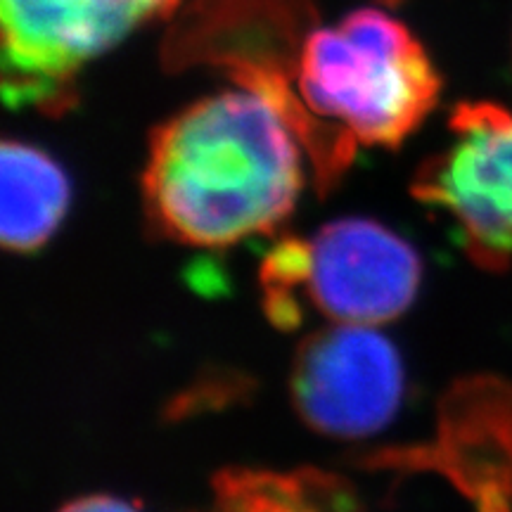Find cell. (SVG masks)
<instances>
[{
	"label": "cell",
	"instance_id": "6da1fadb",
	"mask_svg": "<svg viewBox=\"0 0 512 512\" xmlns=\"http://www.w3.org/2000/svg\"><path fill=\"white\" fill-rule=\"evenodd\" d=\"M302 138L271 95L240 83L159 126L143 174L155 228L190 247L271 233L304 188Z\"/></svg>",
	"mask_w": 512,
	"mask_h": 512
},
{
	"label": "cell",
	"instance_id": "7a4b0ae2",
	"mask_svg": "<svg viewBox=\"0 0 512 512\" xmlns=\"http://www.w3.org/2000/svg\"><path fill=\"white\" fill-rule=\"evenodd\" d=\"M294 86L292 124L323 188L358 143L396 147L411 136L437 105L441 81L406 24L363 8L304 38Z\"/></svg>",
	"mask_w": 512,
	"mask_h": 512
},
{
	"label": "cell",
	"instance_id": "3957f363",
	"mask_svg": "<svg viewBox=\"0 0 512 512\" xmlns=\"http://www.w3.org/2000/svg\"><path fill=\"white\" fill-rule=\"evenodd\" d=\"M420 271L415 249L389 228L366 219L335 221L268 254L266 309L283 325L311 309L330 323L377 328L413 304Z\"/></svg>",
	"mask_w": 512,
	"mask_h": 512
},
{
	"label": "cell",
	"instance_id": "277c9868",
	"mask_svg": "<svg viewBox=\"0 0 512 512\" xmlns=\"http://www.w3.org/2000/svg\"><path fill=\"white\" fill-rule=\"evenodd\" d=\"M453 133L415 195L451 216L475 261L505 266L512 259V114L489 102L465 105Z\"/></svg>",
	"mask_w": 512,
	"mask_h": 512
},
{
	"label": "cell",
	"instance_id": "5b68a950",
	"mask_svg": "<svg viewBox=\"0 0 512 512\" xmlns=\"http://www.w3.org/2000/svg\"><path fill=\"white\" fill-rule=\"evenodd\" d=\"M290 387L294 406L313 430L370 437L399 411L403 366L377 328L332 323L299 347Z\"/></svg>",
	"mask_w": 512,
	"mask_h": 512
},
{
	"label": "cell",
	"instance_id": "8992f818",
	"mask_svg": "<svg viewBox=\"0 0 512 512\" xmlns=\"http://www.w3.org/2000/svg\"><path fill=\"white\" fill-rule=\"evenodd\" d=\"M3 91L15 107H60L76 74L133 34L119 0H0Z\"/></svg>",
	"mask_w": 512,
	"mask_h": 512
},
{
	"label": "cell",
	"instance_id": "52a82bcc",
	"mask_svg": "<svg viewBox=\"0 0 512 512\" xmlns=\"http://www.w3.org/2000/svg\"><path fill=\"white\" fill-rule=\"evenodd\" d=\"M72 200L64 169L34 145L5 140L0 150V240L17 254L41 249Z\"/></svg>",
	"mask_w": 512,
	"mask_h": 512
},
{
	"label": "cell",
	"instance_id": "ba28073f",
	"mask_svg": "<svg viewBox=\"0 0 512 512\" xmlns=\"http://www.w3.org/2000/svg\"><path fill=\"white\" fill-rule=\"evenodd\" d=\"M207 512H363L339 479L313 472H228Z\"/></svg>",
	"mask_w": 512,
	"mask_h": 512
},
{
	"label": "cell",
	"instance_id": "9c48e42d",
	"mask_svg": "<svg viewBox=\"0 0 512 512\" xmlns=\"http://www.w3.org/2000/svg\"><path fill=\"white\" fill-rule=\"evenodd\" d=\"M60 512H140V510L136 505L121 501V498L95 494V496L76 498V501L64 505Z\"/></svg>",
	"mask_w": 512,
	"mask_h": 512
}]
</instances>
